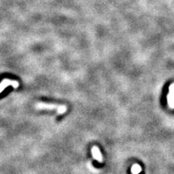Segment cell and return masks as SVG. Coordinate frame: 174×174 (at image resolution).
<instances>
[{"label":"cell","mask_w":174,"mask_h":174,"mask_svg":"<svg viewBox=\"0 0 174 174\" xmlns=\"http://www.w3.org/2000/svg\"><path fill=\"white\" fill-rule=\"evenodd\" d=\"M11 86L13 88L16 89L18 88L19 86H20V83H19L17 81H12L9 80V79H4L1 83H0V93H2L5 88H7V86Z\"/></svg>","instance_id":"obj_2"},{"label":"cell","mask_w":174,"mask_h":174,"mask_svg":"<svg viewBox=\"0 0 174 174\" xmlns=\"http://www.w3.org/2000/svg\"><path fill=\"white\" fill-rule=\"evenodd\" d=\"M92 155L94 156V158L96 160H98V162H102V154H101L100 151H99V148L97 146H94L92 148Z\"/></svg>","instance_id":"obj_4"},{"label":"cell","mask_w":174,"mask_h":174,"mask_svg":"<svg viewBox=\"0 0 174 174\" xmlns=\"http://www.w3.org/2000/svg\"><path fill=\"white\" fill-rule=\"evenodd\" d=\"M141 172V167L139 164H134L132 168V172L133 174H138Z\"/></svg>","instance_id":"obj_5"},{"label":"cell","mask_w":174,"mask_h":174,"mask_svg":"<svg viewBox=\"0 0 174 174\" xmlns=\"http://www.w3.org/2000/svg\"><path fill=\"white\" fill-rule=\"evenodd\" d=\"M167 100L169 107L174 109V83L169 86V93L167 95Z\"/></svg>","instance_id":"obj_3"},{"label":"cell","mask_w":174,"mask_h":174,"mask_svg":"<svg viewBox=\"0 0 174 174\" xmlns=\"http://www.w3.org/2000/svg\"><path fill=\"white\" fill-rule=\"evenodd\" d=\"M36 108L38 110H54L59 114H65L67 111V107L64 105H56L52 103H44V102H37L36 104Z\"/></svg>","instance_id":"obj_1"}]
</instances>
